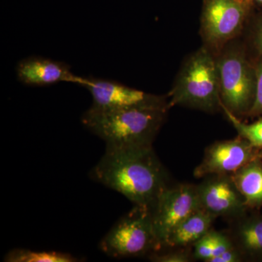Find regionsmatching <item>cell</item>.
Returning <instances> with one entry per match:
<instances>
[{
  "label": "cell",
  "mask_w": 262,
  "mask_h": 262,
  "mask_svg": "<svg viewBox=\"0 0 262 262\" xmlns=\"http://www.w3.org/2000/svg\"><path fill=\"white\" fill-rule=\"evenodd\" d=\"M196 185L202 209L225 218L244 216L247 206L230 175H211Z\"/></svg>",
  "instance_id": "obj_10"
},
{
  "label": "cell",
  "mask_w": 262,
  "mask_h": 262,
  "mask_svg": "<svg viewBox=\"0 0 262 262\" xmlns=\"http://www.w3.org/2000/svg\"><path fill=\"white\" fill-rule=\"evenodd\" d=\"M91 93L92 106L103 110L132 107H168L163 96L146 94L127 87L117 81L94 77H83L81 84Z\"/></svg>",
  "instance_id": "obj_9"
},
{
  "label": "cell",
  "mask_w": 262,
  "mask_h": 262,
  "mask_svg": "<svg viewBox=\"0 0 262 262\" xmlns=\"http://www.w3.org/2000/svg\"><path fill=\"white\" fill-rule=\"evenodd\" d=\"M261 158L262 149L254 147L241 136L217 141L206 149L201 163L194 170V177L201 179L211 175H232Z\"/></svg>",
  "instance_id": "obj_8"
},
{
  "label": "cell",
  "mask_w": 262,
  "mask_h": 262,
  "mask_svg": "<svg viewBox=\"0 0 262 262\" xmlns=\"http://www.w3.org/2000/svg\"><path fill=\"white\" fill-rule=\"evenodd\" d=\"M90 177L120 193L135 206L151 210L158 196L169 186L168 172L153 146L106 147Z\"/></svg>",
  "instance_id": "obj_1"
},
{
  "label": "cell",
  "mask_w": 262,
  "mask_h": 262,
  "mask_svg": "<svg viewBox=\"0 0 262 262\" xmlns=\"http://www.w3.org/2000/svg\"><path fill=\"white\" fill-rule=\"evenodd\" d=\"M251 3L250 0H203L202 32L209 46L220 48L238 34Z\"/></svg>",
  "instance_id": "obj_7"
},
{
  "label": "cell",
  "mask_w": 262,
  "mask_h": 262,
  "mask_svg": "<svg viewBox=\"0 0 262 262\" xmlns=\"http://www.w3.org/2000/svg\"><path fill=\"white\" fill-rule=\"evenodd\" d=\"M168 110V107L103 110L91 106L81 121L104 141L106 147H149L153 146Z\"/></svg>",
  "instance_id": "obj_2"
},
{
  "label": "cell",
  "mask_w": 262,
  "mask_h": 262,
  "mask_svg": "<svg viewBox=\"0 0 262 262\" xmlns=\"http://www.w3.org/2000/svg\"><path fill=\"white\" fill-rule=\"evenodd\" d=\"M255 42H256V46H257L258 51L262 54V24L258 29Z\"/></svg>",
  "instance_id": "obj_22"
},
{
  "label": "cell",
  "mask_w": 262,
  "mask_h": 262,
  "mask_svg": "<svg viewBox=\"0 0 262 262\" xmlns=\"http://www.w3.org/2000/svg\"><path fill=\"white\" fill-rule=\"evenodd\" d=\"M256 88L254 102L250 111L249 115H262V62H260L256 69Z\"/></svg>",
  "instance_id": "obj_20"
},
{
  "label": "cell",
  "mask_w": 262,
  "mask_h": 262,
  "mask_svg": "<svg viewBox=\"0 0 262 262\" xmlns=\"http://www.w3.org/2000/svg\"><path fill=\"white\" fill-rule=\"evenodd\" d=\"M217 219L200 208L181 222L169 234L165 247L184 248L194 245L198 239L211 230L212 225Z\"/></svg>",
  "instance_id": "obj_12"
},
{
  "label": "cell",
  "mask_w": 262,
  "mask_h": 262,
  "mask_svg": "<svg viewBox=\"0 0 262 262\" xmlns=\"http://www.w3.org/2000/svg\"><path fill=\"white\" fill-rule=\"evenodd\" d=\"M221 107L238 136L247 140L254 147L262 149V118L253 123H245L225 106H221Z\"/></svg>",
  "instance_id": "obj_16"
},
{
  "label": "cell",
  "mask_w": 262,
  "mask_h": 262,
  "mask_svg": "<svg viewBox=\"0 0 262 262\" xmlns=\"http://www.w3.org/2000/svg\"><path fill=\"white\" fill-rule=\"evenodd\" d=\"M7 262H77L80 261L68 253L59 251H34L29 249H13L7 253Z\"/></svg>",
  "instance_id": "obj_15"
},
{
  "label": "cell",
  "mask_w": 262,
  "mask_h": 262,
  "mask_svg": "<svg viewBox=\"0 0 262 262\" xmlns=\"http://www.w3.org/2000/svg\"><path fill=\"white\" fill-rule=\"evenodd\" d=\"M99 248L117 258L140 257L160 251L151 209L135 206L108 231Z\"/></svg>",
  "instance_id": "obj_4"
},
{
  "label": "cell",
  "mask_w": 262,
  "mask_h": 262,
  "mask_svg": "<svg viewBox=\"0 0 262 262\" xmlns=\"http://www.w3.org/2000/svg\"><path fill=\"white\" fill-rule=\"evenodd\" d=\"M242 261V254L235 247L208 259L207 262H239Z\"/></svg>",
  "instance_id": "obj_21"
},
{
  "label": "cell",
  "mask_w": 262,
  "mask_h": 262,
  "mask_svg": "<svg viewBox=\"0 0 262 262\" xmlns=\"http://www.w3.org/2000/svg\"><path fill=\"white\" fill-rule=\"evenodd\" d=\"M17 78L25 85L42 87L59 82L81 86L83 77L76 75L70 65L46 57L31 56L18 62L15 68Z\"/></svg>",
  "instance_id": "obj_11"
},
{
  "label": "cell",
  "mask_w": 262,
  "mask_h": 262,
  "mask_svg": "<svg viewBox=\"0 0 262 262\" xmlns=\"http://www.w3.org/2000/svg\"><path fill=\"white\" fill-rule=\"evenodd\" d=\"M221 106L237 117L249 114L256 95V71L238 47L227 50L216 58Z\"/></svg>",
  "instance_id": "obj_5"
},
{
  "label": "cell",
  "mask_w": 262,
  "mask_h": 262,
  "mask_svg": "<svg viewBox=\"0 0 262 262\" xmlns=\"http://www.w3.org/2000/svg\"><path fill=\"white\" fill-rule=\"evenodd\" d=\"M168 107L187 106L206 113L221 107L216 58L202 48L189 57L169 94Z\"/></svg>",
  "instance_id": "obj_3"
},
{
  "label": "cell",
  "mask_w": 262,
  "mask_h": 262,
  "mask_svg": "<svg viewBox=\"0 0 262 262\" xmlns=\"http://www.w3.org/2000/svg\"><path fill=\"white\" fill-rule=\"evenodd\" d=\"M241 254L262 253V219L252 218L237 223L232 239Z\"/></svg>",
  "instance_id": "obj_14"
},
{
  "label": "cell",
  "mask_w": 262,
  "mask_h": 262,
  "mask_svg": "<svg viewBox=\"0 0 262 262\" xmlns=\"http://www.w3.org/2000/svg\"><path fill=\"white\" fill-rule=\"evenodd\" d=\"M251 2H256L258 3H262V0H250Z\"/></svg>",
  "instance_id": "obj_23"
},
{
  "label": "cell",
  "mask_w": 262,
  "mask_h": 262,
  "mask_svg": "<svg viewBox=\"0 0 262 262\" xmlns=\"http://www.w3.org/2000/svg\"><path fill=\"white\" fill-rule=\"evenodd\" d=\"M234 247L235 246L231 237L226 235L225 233L213 230V248L212 257L219 256Z\"/></svg>",
  "instance_id": "obj_19"
},
{
  "label": "cell",
  "mask_w": 262,
  "mask_h": 262,
  "mask_svg": "<svg viewBox=\"0 0 262 262\" xmlns=\"http://www.w3.org/2000/svg\"><path fill=\"white\" fill-rule=\"evenodd\" d=\"M200 208L196 185H169L164 189L151 210L155 234L161 248L165 247L172 231Z\"/></svg>",
  "instance_id": "obj_6"
},
{
  "label": "cell",
  "mask_w": 262,
  "mask_h": 262,
  "mask_svg": "<svg viewBox=\"0 0 262 262\" xmlns=\"http://www.w3.org/2000/svg\"><path fill=\"white\" fill-rule=\"evenodd\" d=\"M194 257L207 262L213 255V230L211 229L208 234L194 243Z\"/></svg>",
  "instance_id": "obj_17"
},
{
  "label": "cell",
  "mask_w": 262,
  "mask_h": 262,
  "mask_svg": "<svg viewBox=\"0 0 262 262\" xmlns=\"http://www.w3.org/2000/svg\"><path fill=\"white\" fill-rule=\"evenodd\" d=\"M230 177L244 196L247 208L262 206L261 159L247 164Z\"/></svg>",
  "instance_id": "obj_13"
},
{
  "label": "cell",
  "mask_w": 262,
  "mask_h": 262,
  "mask_svg": "<svg viewBox=\"0 0 262 262\" xmlns=\"http://www.w3.org/2000/svg\"><path fill=\"white\" fill-rule=\"evenodd\" d=\"M149 259L155 262H189L191 261L190 255L184 250H176L170 252L151 253Z\"/></svg>",
  "instance_id": "obj_18"
}]
</instances>
